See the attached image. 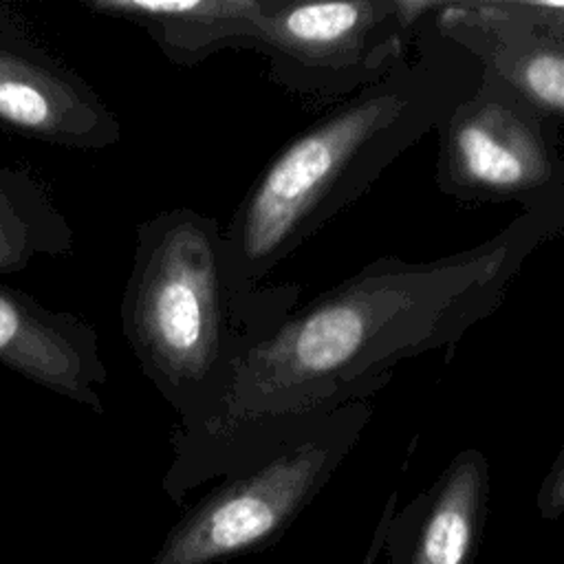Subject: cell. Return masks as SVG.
<instances>
[{"label":"cell","instance_id":"6da1fadb","mask_svg":"<svg viewBox=\"0 0 564 564\" xmlns=\"http://www.w3.org/2000/svg\"><path fill=\"white\" fill-rule=\"evenodd\" d=\"M562 234V212L527 209L476 247L423 262L386 256L295 306L242 355L214 425L176 449L167 489L176 498L216 478L249 430L370 401L399 364L452 352L502 306L529 258Z\"/></svg>","mask_w":564,"mask_h":564},{"label":"cell","instance_id":"7a4b0ae2","mask_svg":"<svg viewBox=\"0 0 564 564\" xmlns=\"http://www.w3.org/2000/svg\"><path fill=\"white\" fill-rule=\"evenodd\" d=\"M430 13L414 31L416 53H405L379 82L311 121L260 170L223 229L240 286H262L278 264L361 198L478 88L480 62L445 37Z\"/></svg>","mask_w":564,"mask_h":564},{"label":"cell","instance_id":"3957f363","mask_svg":"<svg viewBox=\"0 0 564 564\" xmlns=\"http://www.w3.org/2000/svg\"><path fill=\"white\" fill-rule=\"evenodd\" d=\"M300 295V284L240 286L225 231L200 212L174 209L143 229L123 317L145 372L183 414L178 449L214 425L242 355Z\"/></svg>","mask_w":564,"mask_h":564},{"label":"cell","instance_id":"277c9868","mask_svg":"<svg viewBox=\"0 0 564 564\" xmlns=\"http://www.w3.org/2000/svg\"><path fill=\"white\" fill-rule=\"evenodd\" d=\"M370 416V401L297 414L267 456L183 516L152 564H214L273 544L330 482Z\"/></svg>","mask_w":564,"mask_h":564},{"label":"cell","instance_id":"5b68a950","mask_svg":"<svg viewBox=\"0 0 564 564\" xmlns=\"http://www.w3.org/2000/svg\"><path fill=\"white\" fill-rule=\"evenodd\" d=\"M436 187L463 203L564 214L560 126L482 68L478 88L438 126Z\"/></svg>","mask_w":564,"mask_h":564},{"label":"cell","instance_id":"8992f818","mask_svg":"<svg viewBox=\"0 0 564 564\" xmlns=\"http://www.w3.org/2000/svg\"><path fill=\"white\" fill-rule=\"evenodd\" d=\"M427 0H262L258 51L289 93L355 95L408 53Z\"/></svg>","mask_w":564,"mask_h":564},{"label":"cell","instance_id":"52a82bcc","mask_svg":"<svg viewBox=\"0 0 564 564\" xmlns=\"http://www.w3.org/2000/svg\"><path fill=\"white\" fill-rule=\"evenodd\" d=\"M434 26L553 123H564V42L511 20L498 0L436 2Z\"/></svg>","mask_w":564,"mask_h":564},{"label":"cell","instance_id":"ba28073f","mask_svg":"<svg viewBox=\"0 0 564 564\" xmlns=\"http://www.w3.org/2000/svg\"><path fill=\"white\" fill-rule=\"evenodd\" d=\"M0 361L84 405H101L97 388L104 366L90 328L68 315L46 313L7 286H0Z\"/></svg>","mask_w":564,"mask_h":564},{"label":"cell","instance_id":"9c48e42d","mask_svg":"<svg viewBox=\"0 0 564 564\" xmlns=\"http://www.w3.org/2000/svg\"><path fill=\"white\" fill-rule=\"evenodd\" d=\"M489 509V460L460 449L403 513L401 564H474Z\"/></svg>","mask_w":564,"mask_h":564},{"label":"cell","instance_id":"30bf717a","mask_svg":"<svg viewBox=\"0 0 564 564\" xmlns=\"http://www.w3.org/2000/svg\"><path fill=\"white\" fill-rule=\"evenodd\" d=\"M0 123L64 143H104L106 110L66 73L0 40Z\"/></svg>","mask_w":564,"mask_h":564},{"label":"cell","instance_id":"8fae6325","mask_svg":"<svg viewBox=\"0 0 564 564\" xmlns=\"http://www.w3.org/2000/svg\"><path fill=\"white\" fill-rule=\"evenodd\" d=\"M90 7L156 24L185 59L223 46L258 48L260 42L262 0H93Z\"/></svg>","mask_w":564,"mask_h":564},{"label":"cell","instance_id":"7c38bea8","mask_svg":"<svg viewBox=\"0 0 564 564\" xmlns=\"http://www.w3.org/2000/svg\"><path fill=\"white\" fill-rule=\"evenodd\" d=\"M53 214L40 192L0 170V273L22 269L40 249H51Z\"/></svg>","mask_w":564,"mask_h":564},{"label":"cell","instance_id":"4fadbf2b","mask_svg":"<svg viewBox=\"0 0 564 564\" xmlns=\"http://www.w3.org/2000/svg\"><path fill=\"white\" fill-rule=\"evenodd\" d=\"M518 24L564 42V2L557 0H498Z\"/></svg>","mask_w":564,"mask_h":564},{"label":"cell","instance_id":"5bb4252c","mask_svg":"<svg viewBox=\"0 0 564 564\" xmlns=\"http://www.w3.org/2000/svg\"><path fill=\"white\" fill-rule=\"evenodd\" d=\"M535 509L542 520H557L564 516V445L555 454L538 487Z\"/></svg>","mask_w":564,"mask_h":564}]
</instances>
